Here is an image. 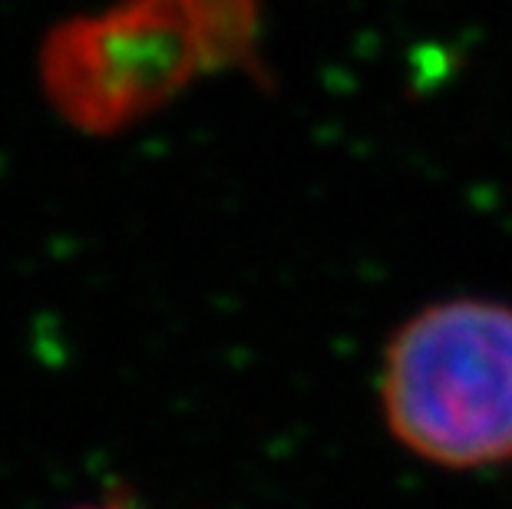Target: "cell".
<instances>
[{
  "instance_id": "cell-1",
  "label": "cell",
  "mask_w": 512,
  "mask_h": 509,
  "mask_svg": "<svg viewBox=\"0 0 512 509\" xmlns=\"http://www.w3.org/2000/svg\"><path fill=\"white\" fill-rule=\"evenodd\" d=\"M258 0H123L76 17L43 47V86L70 123L110 133L195 77L255 60Z\"/></svg>"
},
{
  "instance_id": "cell-2",
  "label": "cell",
  "mask_w": 512,
  "mask_h": 509,
  "mask_svg": "<svg viewBox=\"0 0 512 509\" xmlns=\"http://www.w3.org/2000/svg\"><path fill=\"white\" fill-rule=\"evenodd\" d=\"M380 407L400 447L443 470L512 463V305L453 298L403 321Z\"/></svg>"
},
{
  "instance_id": "cell-3",
  "label": "cell",
  "mask_w": 512,
  "mask_h": 509,
  "mask_svg": "<svg viewBox=\"0 0 512 509\" xmlns=\"http://www.w3.org/2000/svg\"><path fill=\"white\" fill-rule=\"evenodd\" d=\"M73 509H133V506H126V503H119V500H110V503H86V506H73Z\"/></svg>"
}]
</instances>
